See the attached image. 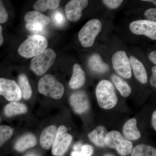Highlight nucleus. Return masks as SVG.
<instances>
[{"mask_svg": "<svg viewBox=\"0 0 156 156\" xmlns=\"http://www.w3.org/2000/svg\"><path fill=\"white\" fill-rule=\"evenodd\" d=\"M18 81L22 97L25 100L29 99L32 95V90L27 77L23 74H20L18 77Z\"/></svg>", "mask_w": 156, "mask_h": 156, "instance_id": "22", "label": "nucleus"}, {"mask_svg": "<svg viewBox=\"0 0 156 156\" xmlns=\"http://www.w3.org/2000/svg\"><path fill=\"white\" fill-rule=\"evenodd\" d=\"M13 134V128L10 126H0V147L10 139Z\"/></svg>", "mask_w": 156, "mask_h": 156, "instance_id": "26", "label": "nucleus"}, {"mask_svg": "<svg viewBox=\"0 0 156 156\" xmlns=\"http://www.w3.org/2000/svg\"><path fill=\"white\" fill-rule=\"evenodd\" d=\"M152 122L153 128L155 130H156V111H154L152 117Z\"/></svg>", "mask_w": 156, "mask_h": 156, "instance_id": "35", "label": "nucleus"}, {"mask_svg": "<svg viewBox=\"0 0 156 156\" xmlns=\"http://www.w3.org/2000/svg\"><path fill=\"white\" fill-rule=\"evenodd\" d=\"M0 95L11 102L18 101L22 98L18 84L13 80L0 78Z\"/></svg>", "mask_w": 156, "mask_h": 156, "instance_id": "9", "label": "nucleus"}, {"mask_svg": "<svg viewBox=\"0 0 156 156\" xmlns=\"http://www.w3.org/2000/svg\"><path fill=\"white\" fill-rule=\"evenodd\" d=\"M149 58L154 64H156V51H153L150 54Z\"/></svg>", "mask_w": 156, "mask_h": 156, "instance_id": "34", "label": "nucleus"}, {"mask_svg": "<svg viewBox=\"0 0 156 156\" xmlns=\"http://www.w3.org/2000/svg\"><path fill=\"white\" fill-rule=\"evenodd\" d=\"M89 67L93 71L98 73H106L109 69L108 65L104 62L100 55L94 53L89 58Z\"/></svg>", "mask_w": 156, "mask_h": 156, "instance_id": "19", "label": "nucleus"}, {"mask_svg": "<svg viewBox=\"0 0 156 156\" xmlns=\"http://www.w3.org/2000/svg\"><path fill=\"white\" fill-rule=\"evenodd\" d=\"M48 43L44 37L34 35L29 37L19 46L18 52L25 58L34 57L47 49Z\"/></svg>", "mask_w": 156, "mask_h": 156, "instance_id": "2", "label": "nucleus"}, {"mask_svg": "<svg viewBox=\"0 0 156 156\" xmlns=\"http://www.w3.org/2000/svg\"><path fill=\"white\" fill-rule=\"evenodd\" d=\"M27 156H38L37 155L35 154H29L27 155Z\"/></svg>", "mask_w": 156, "mask_h": 156, "instance_id": "39", "label": "nucleus"}, {"mask_svg": "<svg viewBox=\"0 0 156 156\" xmlns=\"http://www.w3.org/2000/svg\"><path fill=\"white\" fill-rule=\"evenodd\" d=\"M131 156H156V150L150 145L139 144L133 149Z\"/></svg>", "mask_w": 156, "mask_h": 156, "instance_id": "24", "label": "nucleus"}, {"mask_svg": "<svg viewBox=\"0 0 156 156\" xmlns=\"http://www.w3.org/2000/svg\"><path fill=\"white\" fill-rule=\"evenodd\" d=\"M57 130L56 126L53 125L48 126L42 131L40 142L43 149L49 150L52 147L56 138Z\"/></svg>", "mask_w": 156, "mask_h": 156, "instance_id": "13", "label": "nucleus"}, {"mask_svg": "<svg viewBox=\"0 0 156 156\" xmlns=\"http://www.w3.org/2000/svg\"><path fill=\"white\" fill-rule=\"evenodd\" d=\"M112 64L118 74L125 79L131 76V63L126 52L118 51L115 53L112 58Z\"/></svg>", "mask_w": 156, "mask_h": 156, "instance_id": "8", "label": "nucleus"}, {"mask_svg": "<svg viewBox=\"0 0 156 156\" xmlns=\"http://www.w3.org/2000/svg\"><path fill=\"white\" fill-rule=\"evenodd\" d=\"M144 2H151L153 3L155 5H156V1L154 0H143Z\"/></svg>", "mask_w": 156, "mask_h": 156, "instance_id": "38", "label": "nucleus"}, {"mask_svg": "<svg viewBox=\"0 0 156 156\" xmlns=\"http://www.w3.org/2000/svg\"><path fill=\"white\" fill-rule=\"evenodd\" d=\"M144 16L149 21L155 22L156 21V9H147L144 12Z\"/></svg>", "mask_w": 156, "mask_h": 156, "instance_id": "32", "label": "nucleus"}, {"mask_svg": "<svg viewBox=\"0 0 156 156\" xmlns=\"http://www.w3.org/2000/svg\"><path fill=\"white\" fill-rule=\"evenodd\" d=\"M129 60L134 76L137 80L141 83H146L147 81V74L142 62L133 56H130Z\"/></svg>", "mask_w": 156, "mask_h": 156, "instance_id": "16", "label": "nucleus"}, {"mask_svg": "<svg viewBox=\"0 0 156 156\" xmlns=\"http://www.w3.org/2000/svg\"><path fill=\"white\" fill-rule=\"evenodd\" d=\"M27 108L24 104L18 101H13L6 105L4 112L6 116L11 117L27 112Z\"/></svg>", "mask_w": 156, "mask_h": 156, "instance_id": "20", "label": "nucleus"}, {"mask_svg": "<svg viewBox=\"0 0 156 156\" xmlns=\"http://www.w3.org/2000/svg\"><path fill=\"white\" fill-rule=\"evenodd\" d=\"M122 0H103L102 2L109 9H118L122 3Z\"/></svg>", "mask_w": 156, "mask_h": 156, "instance_id": "30", "label": "nucleus"}, {"mask_svg": "<svg viewBox=\"0 0 156 156\" xmlns=\"http://www.w3.org/2000/svg\"><path fill=\"white\" fill-rule=\"evenodd\" d=\"M69 102L74 111L79 114L87 112L90 106L89 98L83 91L73 93L70 97Z\"/></svg>", "mask_w": 156, "mask_h": 156, "instance_id": "12", "label": "nucleus"}, {"mask_svg": "<svg viewBox=\"0 0 156 156\" xmlns=\"http://www.w3.org/2000/svg\"><path fill=\"white\" fill-rule=\"evenodd\" d=\"M152 75L150 78V83L153 87L156 88V66L153 67L152 69Z\"/></svg>", "mask_w": 156, "mask_h": 156, "instance_id": "33", "label": "nucleus"}, {"mask_svg": "<svg viewBox=\"0 0 156 156\" xmlns=\"http://www.w3.org/2000/svg\"><path fill=\"white\" fill-rule=\"evenodd\" d=\"M104 156H115L111 154H105Z\"/></svg>", "mask_w": 156, "mask_h": 156, "instance_id": "40", "label": "nucleus"}, {"mask_svg": "<svg viewBox=\"0 0 156 156\" xmlns=\"http://www.w3.org/2000/svg\"><path fill=\"white\" fill-rule=\"evenodd\" d=\"M60 1L57 0H38L34 5V9L37 11H45L48 9H57L59 5Z\"/></svg>", "mask_w": 156, "mask_h": 156, "instance_id": "25", "label": "nucleus"}, {"mask_svg": "<svg viewBox=\"0 0 156 156\" xmlns=\"http://www.w3.org/2000/svg\"><path fill=\"white\" fill-rule=\"evenodd\" d=\"M38 90L42 95L55 99L61 98L64 94V86L53 76L45 75L39 81Z\"/></svg>", "mask_w": 156, "mask_h": 156, "instance_id": "3", "label": "nucleus"}, {"mask_svg": "<svg viewBox=\"0 0 156 156\" xmlns=\"http://www.w3.org/2000/svg\"><path fill=\"white\" fill-rule=\"evenodd\" d=\"M24 20L27 23H37L45 26L51 22V19L48 16L37 11H32L27 13L24 16Z\"/></svg>", "mask_w": 156, "mask_h": 156, "instance_id": "21", "label": "nucleus"}, {"mask_svg": "<svg viewBox=\"0 0 156 156\" xmlns=\"http://www.w3.org/2000/svg\"><path fill=\"white\" fill-rule=\"evenodd\" d=\"M136 120L132 118L127 121L123 128V134L126 139L135 140L139 139L141 134L136 126Z\"/></svg>", "mask_w": 156, "mask_h": 156, "instance_id": "15", "label": "nucleus"}, {"mask_svg": "<svg viewBox=\"0 0 156 156\" xmlns=\"http://www.w3.org/2000/svg\"><path fill=\"white\" fill-rule=\"evenodd\" d=\"M101 28L102 24L98 20H91L87 23L78 34L79 41L82 46L87 48L93 46Z\"/></svg>", "mask_w": 156, "mask_h": 156, "instance_id": "6", "label": "nucleus"}, {"mask_svg": "<svg viewBox=\"0 0 156 156\" xmlns=\"http://www.w3.org/2000/svg\"><path fill=\"white\" fill-rule=\"evenodd\" d=\"M82 144L80 143H78L76 144L74 146L73 149L74 151H79L80 150L81 147H82Z\"/></svg>", "mask_w": 156, "mask_h": 156, "instance_id": "37", "label": "nucleus"}, {"mask_svg": "<svg viewBox=\"0 0 156 156\" xmlns=\"http://www.w3.org/2000/svg\"><path fill=\"white\" fill-rule=\"evenodd\" d=\"M89 4L87 0H72L66 4L65 11L68 19L71 22L77 21L81 18L82 11Z\"/></svg>", "mask_w": 156, "mask_h": 156, "instance_id": "11", "label": "nucleus"}, {"mask_svg": "<svg viewBox=\"0 0 156 156\" xmlns=\"http://www.w3.org/2000/svg\"><path fill=\"white\" fill-rule=\"evenodd\" d=\"M56 54L52 49H46L35 56L30 63V69L36 75L42 76L48 71L54 63Z\"/></svg>", "mask_w": 156, "mask_h": 156, "instance_id": "4", "label": "nucleus"}, {"mask_svg": "<svg viewBox=\"0 0 156 156\" xmlns=\"http://www.w3.org/2000/svg\"><path fill=\"white\" fill-rule=\"evenodd\" d=\"M112 80L122 96L127 97L131 94V87L122 79L115 75L112 76Z\"/></svg>", "mask_w": 156, "mask_h": 156, "instance_id": "23", "label": "nucleus"}, {"mask_svg": "<svg viewBox=\"0 0 156 156\" xmlns=\"http://www.w3.org/2000/svg\"><path fill=\"white\" fill-rule=\"evenodd\" d=\"M86 75L80 64L76 63L73 67V74L69 82V87L73 89H79L83 86Z\"/></svg>", "mask_w": 156, "mask_h": 156, "instance_id": "14", "label": "nucleus"}, {"mask_svg": "<svg viewBox=\"0 0 156 156\" xmlns=\"http://www.w3.org/2000/svg\"><path fill=\"white\" fill-rule=\"evenodd\" d=\"M131 32L136 35H142L152 40H156V22L147 20H135L130 23Z\"/></svg>", "mask_w": 156, "mask_h": 156, "instance_id": "10", "label": "nucleus"}, {"mask_svg": "<svg viewBox=\"0 0 156 156\" xmlns=\"http://www.w3.org/2000/svg\"><path fill=\"white\" fill-rule=\"evenodd\" d=\"M26 28L31 31H42L44 28L45 26L37 23H27L26 24Z\"/></svg>", "mask_w": 156, "mask_h": 156, "instance_id": "29", "label": "nucleus"}, {"mask_svg": "<svg viewBox=\"0 0 156 156\" xmlns=\"http://www.w3.org/2000/svg\"><path fill=\"white\" fill-rule=\"evenodd\" d=\"M73 136L67 132V128L64 126H60L57 129L56 138L52 147V153L55 156L64 155L68 149Z\"/></svg>", "mask_w": 156, "mask_h": 156, "instance_id": "7", "label": "nucleus"}, {"mask_svg": "<svg viewBox=\"0 0 156 156\" xmlns=\"http://www.w3.org/2000/svg\"><path fill=\"white\" fill-rule=\"evenodd\" d=\"M52 21L54 24L57 26H61L65 22V17L63 14L59 11L54 12L51 17Z\"/></svg>", "mask_w": 156, "mask_h": 156, "instance_id": "28", "label": "nucleus"}, {"mask_svg": "<svg viewBox=\"0 0 156 156\" xmlns=\"http://www.w3.org/2000/svg\"><path fill=\"white\" fill-rule=\"evenodd\" d=\"M37 140L33 134L28 133L21 136L14 145V148L17 151L22 152L36 145Z\"/></svg>", "mask_w": 156, "mask_h": 156, "instance_id": "17", "label": "nucleus"}, {"mask_svg": "<svg viewBox=\"0 0 156 156\" xmlns=\"http://www.w3.org/2000/svg\"><path fill=\"white\" fill-rule=\"evenodd\" d=\"M9 18V14L4 6L2 1H0V23H5Z\"/></svg>", "mask_w": 156, "mask_h": 156, "instance_id": "31", "label": "nucleus"}, {"mask_svg": "<svg viewBox=\"0 0 156 156\" xmlns=\"http://www.w3.org/2000/svg\"><path fill=\"white\" fill-rule=\"evenodd\" d=\"M95 94L98 105L101 108L110 109L116 105L118 98L115 90L109 81H101L96 87Z\"/></svg>", "mask_w": 156, "mask_h": 156, "instance_id": "1", "label": "nucleus"}, {"mask_svg": "<svg viewBox=\"0 0 156 156\" xmlns=\"http://www.w3.org/2000/svg\"><path fill=\"white\" fill-rule=\"evenodd\" d=\"M93 152V149L92 146L86 144L82 146L80 150L73 151L70 156H91Z\"/></svg>", "mask_w": 156, "mask_h": 156, "instance_id": "27", "label": "nucleus"}, {"mask_svg": "<svg viewBox=\"0 0 156 156\" xmlns=\"http://www.w3.org/2000/svg\"><path fill=\"white\" fill-rule=\"evenodd\" d=\"M107 130L103 126H99L88 134L89 139L95 145L102 147L105 145V140Z\"/></svg>", "mask_w": 156, "mask_h": 156, "instance_id": "18", "label": "nucleus"}, {"mask_svg": "<svg viewBox=\"0 0 156 156\" xmlns=\"http://www.w3.org/2000/svg\"><path fill=\"white\" fill-rule=\"evenodd\" d=\"M0 121H1V118H0Z\"/></svg>", "mask_w": 156, "mask_h": 156, "instance_id": "41", "label": "nucleus"}, {"mask_svg": "<svg viewBox=\"0 0 156 156\" xmlns=\"http://www.w3.org/2000/svg\"><path fill=\"white\" fill-rule=\"evenodd\" d=\"M3 29L2 26L0 25V46H1L4 42V37L2 34Z\"/></svg>", "mask_w": 156, "mask_h": 156, "instance_id": "36", "label": "nucleus"}, {"mask_svg": "<svg viewBox=\"0 0 156 156\" xmlns=\"http://www.w3.org/2000/svg\"><path fill=\"white\" fill-rule=\"evenodd\" d=\"M105 143L107 146L116 150L119 154L122 156L128 155L133 150L132 142L126 139L117 131L108 132L105 136Z\"/></svg>", "mask_w": 156, "mask_h": 156, "instance_id": "5", "label": "nucleus"}]
</instances>
